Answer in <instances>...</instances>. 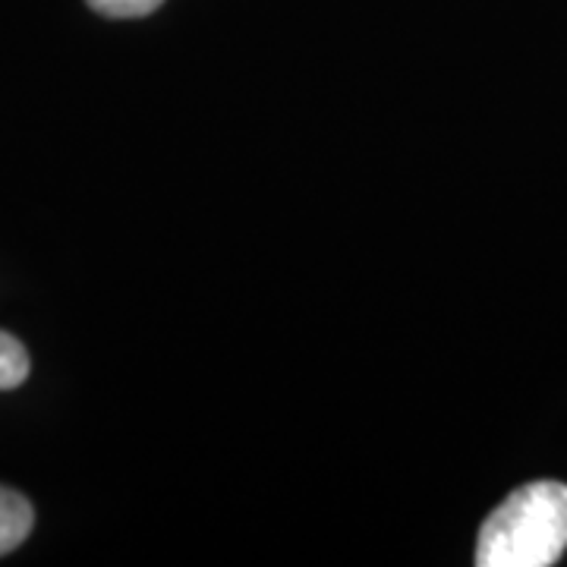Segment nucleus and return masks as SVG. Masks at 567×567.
Returning a JSON list of instances; mask_svg holds the SVG:
<instances>
[{
    "label": "nucleus",
    "mask_w": 567,
    "mask_h": 567,
    "mask_svg": "<svg viewBox=\"0 0 567 567\" xmlns=\"http://www.w3.org/2000/svg\"><path fill=\"white\" fill-rule=\"evenodd\" d=\"M32 524H35L32 505L20 492L0 486V555H10L13 548L22 546Z\"/></svg>",
    "instance_id": "nucleus-2"
},
{
    "label": "nucleus",
    "mask_w": 567,
    "mask_h": 567,
    "mask_svg": "<svg viewBox=\"0 0 567 567\" xmlns=\"http://www.w3.org/2000/svg\"><path fill=\"white\" fill-rule=\"evenodd\" d=\"M85 3L107 20H140L155 13L164 0H85Z\"/></svg>",
    "instance_id": "nucleus-4"
},
{
    "label": "nucleus",
    "mask_w": 567,
    "mask_h": 567,
    "mask_svg": "<svg viewBox=\"0 0 567 567\" xmlns=\"http://www.w3.org/2000/svg\"><path fill=\"white\" fill-rule=\"evenodd\" d=\"M25 375H29V353H25V347L13 334L0 331V391L20 388L25 382Z\"/></svg>",
    "instance_id": "nucleus-3"
},
{
    "label": "nucleus",
    "mask_w": 567,
    "mask_h": 567,
    "mask_svg": "<svg viewBox=\"0 0 567 567\" xmlns=\"http://www.w3.org/2000/svg\"><path fill=\"white\" fill-rule=\"evenodd\" d=\"M567 548V486L539 480L511 492L476 539L480 567H548Z\"/></svg>",
    "instance_id": "nucleus-1"
}]
</instances>
